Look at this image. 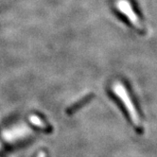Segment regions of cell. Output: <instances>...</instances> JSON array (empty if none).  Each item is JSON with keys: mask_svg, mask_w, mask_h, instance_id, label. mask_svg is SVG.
I'll return each instance as SVG.
<instances>
[{"mask_svg": "<svg viewBox=\"0 0 157 157\" xmlns=\"http://www.w3.org/2000/svg\"><path fill=\"white\" fill-rule=\"evenodd\" d=\"M93 98H94V95H92V94H88V95L84 96L82 99H78V102L72 104L71 106H69L68 108H67L66 113L68 114V115H71V114L76 113V112H77L78 109H80V108H82V107H83L84 105H86Z\"/></svg>", "mask_w": 157, "mask_h": 157, "instance_id": "obj_3", "label": "cell"}, {"mask_svg": "<svg viewBox=\"0 0 157 157\" xmlns=\"http://www.w3.org/2000/svg\"><path fill=\"white\" fill-rule=\"evenodd\" d=\"M38 157H46V154H44V152H43V153H40V154L38 155Z\"/></svg>", "mask_w": 157, "mask_h": 157, "instance_id": "obj_4", "label": "cell"}, {"mask_svg": "<svg viewBox=\"0 0 157 157\" xmlns=\"http://www.w3.org/2000/svg\"><path fill=\"white\" fill-rule=\"evenodd\" d=\"M117 10H119V12L127 18V20L132 25V27H134L139 31L144 30L140 19L138 18L136 12H134V10H132L129 1H127V0H119L117 3Z\"/></svg>", "mask_w": 157, "mask_h": 157, "instance_id": "obj_2", "label": "cell"}, {"mask_svg": "<svg viewBox=\"0 0 157 157\" xmlns=\"http://www.w3.org/2000/svg\"><path fill=\"white\" fill-rule=\"evenodd\" d=\"M113 92L120 99L121 103L123 104V106H124L130 119L133 123L134 127H136L138 131L142 130V123L140 121L139 115L137 113L136 106H134V104L132 103V98L127 91V89L124 87V85H123L121 82H116L113 84Z\"/></svg>", "mask_w": 157, "mask_h": 157, "instance_id": "obj_1", "label": "cell"}]
</instances>
